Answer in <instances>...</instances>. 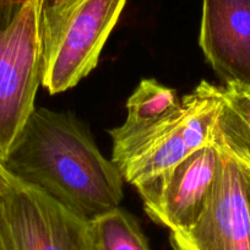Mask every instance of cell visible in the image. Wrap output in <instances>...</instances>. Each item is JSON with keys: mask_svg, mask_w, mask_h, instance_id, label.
Masks as SVG:
<instances>
[{"mask_svg": "<svg viewBox=\"0 0 250 250\" xmlns=\"http://www.w3.org/2000/svg\"><path fill=\"white\" fill-rule=\"evenodd\" d=\"M1 165L87 220L119 208L124 196L119 168L70 113L36 108Z\"/></svg>", "mask_w": 250, "mask_h": 250, "instance_id": "obj_1", "label": "cell"}, {"mask_svg": "<svg viewBox=\"0 0 250 250\" xmlns=\"http://www.w3.org/2000/svg\"><path fill=\"white\" fill-rule=\"evenodd\" d=\"M126 0H40L42 86L57 95L97 66Z\"/></svg>", "mask_w": 250, "mask_h": 250, "instance_id": "obj_2", "label": "cell"}, {"mask_svg": "<svg viewBox=\"0 0 250 250\" xmlns=\"http://www.w3.org/2000/svg\"><path fill=\"white\" fill-rule=\"evenodd\" d=\"M222 107V87L203 80L180 107L144 135L113 146L112 161L124 182L139 188L212 144Z\"/></svg>", "mask_w": 250, "mask_h": 250, "instance_id": "obj_3", "label": "cell"}, {"mask_svg": "<svg viewBox=\"0 0 250 250\" xmlns=\"http://www.w3.org/2000/svg\"><path fill=\"white\" fill-rule=\"evenodd\" d=\"M0 244L8 250H96L90 220L13 174L0 196Z\"/></svg>", "mask_w": 250, "mask_h": 250, "instance_id": "obj_4", "label": "cell"}, {"mask_svg": "<svg viewBox=\"0 0 250 250\" xmlns=\"http://www.w3.org/2000/svg\"><path fill=\"white\" fill-rule=\"evenodd\" d=\"M41 83L40 0H32L8 28L0 30V162L36 109Z\"/></svg>", "mask_w": 250, "mask_h": 250, "instance_id": "obj_5", "label": "cell"}, {"mask_svg": "<svg viewBox=\"0 0 250 250\" xmlns=\"http://www.w3.org/2000/svg\"><path fill=\"white\" fill-rule=\"evenodd\" d=\"M222 162L212 143L136 188L148 217L169 232L190 229L208 208Z\"/></svg>", "mask_w": 250, "mask_h": 250, "instance_id": "obj_6", "label": "cell"}, {"mask_svg": "<svg viewBox=\"0 0 250 250\" xmlns=\"http://www.w3.org/2000/svg\"><path fill=\"white\" fill-rule=\"evenodd\" d=\"M222 153L208 208L190 229L170 232L173 250H250L247 174L232 157Z\"/></svg>", "mask_w": 250, "mask_h": 250, "instance_id": "obj_7", "label": "cell"}, {"mask_svg": "<svg viewBox=\"0 0 250 250\" xmlns=\"http://www.w3.org/2000/svg\"><path fill=\"white\" fill-rule=\"evenodd\" d=\"M199 45L225 83L250 86V0H203Z\"/></svg>", "mask_w": 250, "mask_h": 250, "instance_id": "obj_8", "label": "cell"}, {"mask_svg": "<svg viewBox=\"0 0 250 250\" xmlns=\"http://www.w3.org/2000/svg\"><path fill=\"white\" fill-rule=\"evenodd\" d=\"M177 91L155 79H144L126 102L124 124L109 130L113 146H119L150 131L180 107Z\"/></svg>", "mask_w": 250, "mask_h": 250, "instance_id": "obj_9", "label": "cell"}, {"mask_svg": "<svg viewBox=\"0 0 250 250\" xmlns=\"http://www.w3.org/2000/svg\"><path fill=\"white\" fill-rule=\"evenodd\" d=\"M212 143L250 174V86H222V107Z\"/></svg>", "mask_w": 250, "mask_h": 250, "instance_id": "obj_10", "label": "cell"}, {"mask_svg": "<svg viewBox=\"0 0 250 250\" xmlns=\"http://www.w3.org/2000/svg\"><path fill=\"white\" fill-rule=\"evenodd\" d=\"M96 250H151L135 218L115 208L90 220Z\"/></svg>", "mask_w": 250, "mask_h": 250, "instance_id": "obj_11", "label": "cell"}, {"mask_svg": "<svg viewBox=\"0 0 250 250\" xmlns=\"http://www.w3.org/2000/svg\"><path fill=\"white\" fill-rule=\"evenodd\" d=\"M32 0H0V30L8 28Z\"/></svg>", "mask_w": 250, "mask_h": 250, "instance_id": "obj_12", "label": "cell"}, {"mask_svg": "<svg viewBox=\"0 0 250 250\" xmlns=\"http://www.w3.org/2000/svg\"><path fill=\"white\" fill-rule=\"evenodd\" d=\"M9 183H10V173L4 168V166L0 162V196L5 193L9 187Z\"/></svg>", "mask_w": 250, "mask_h": 250, "instance_id": "obj_13", "label": "cell"}, {"mask_svg": "<svg viewBox=\"0 0 250 250\" xmlns=\"http://www.w3.org/2000/svg\"><path fill=\"white\" fill-rule=\"evenodd\" d=\"M243 169V168H242ZM244 170V169H243ZM245 172V170H244ZM245 174H247V178H248V187H247V191H248V203H249V210H250V174L249 173L245 172Z\"/></svg>", "mask_w": 250, "mask_h": 250, "instance_id": "obj_14", "label": "cell"}, {"mask_svg": "<svg viewBox=\"0 0 250 250\" xmlns=\"http://www.w3.org/2000/svg\"><path fill=\"white\" fill-rule=\"evenodd\" d=\"M0 250H8V249H6L3 244H0Z\"/></svg>", "mask_w": 250, "mask_h": 250, "instance_id": "obj_15", "label": "cell"}]
</instances>
